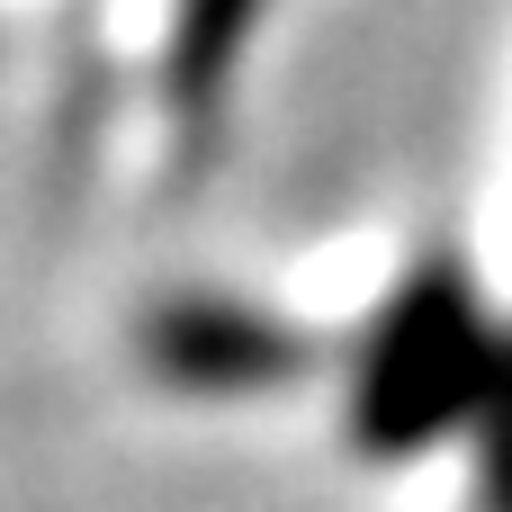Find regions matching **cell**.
<instances>
[{"label": "cell", "instance_id": "cell-1", "mask_svg": "<svg viewBox=\"0 0 512 512\" xmlns=\"http://www.w3.org/2000/svg\"><path fill=\"white\" fill-rule=\"evenodd\" d=\"M495 387V351H486V324L468 306V288L450 270L414 279L387 315V333L369 342V369H360V432L378 450H405V441H432L450 432L477 396Z\"/></svg>", "mask_w": 512, "mask_h": 512}]
</instances>
